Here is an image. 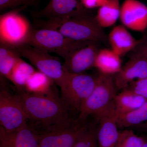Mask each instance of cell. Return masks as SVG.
<instances>
[{
  "mask_svg": "<svg viewBox=\"0 0 147 147\" xmlns=\"http://www.w3.org/2000/svg\"><path fill=\"white\" fill-rule=\"evenodd\" d=\"M19 95L31 125L35 130L49 128L72 119L60 98L19 91Z\"/></svg>",
  "mask_w": 147,
  "mask_h": 147,
  "instance_id": "obj_1",
  "label": "cell"
},
{
  "mask_svg": "<svg viewBox=\"0 0 147 147\" xmlns=\"http://www.w3.org/2000/svg\"><path fill=\"white\" fill-rule=\"evenodd\" d=\"M102 28L90 14L69 18L51 28L69 39L75 41H92L108 43V36Z\"/></svg>",
  "mask_w": 147,
  "mask_h": 147,
  "instance_id": "obj_2",
  "label": "cell"
},
{
  "mask_svg": "<svg viewBox=\"0 0 147 147\" xmlns=\"http://www.w3.org/2000/svg\"><path fill=\"white\" fill-rule=\"evenodd\" d=\"M13 45L21 57L26 59L38 71L53 79L60 88L63 86L67 71L59 58L44 50L24 43Z\"/></svg>",
  "mask_w": 147,
  "mask_h": 147,
  "instance_id": "obj_3",
  "label": "cell"
},
{
  "mask_svg": "<svg viewBox=\"0 0 147 147\" xmlns=\"http://www.w3.org/2000/svg\"><path fill=\"white\" fill-rule=\"evenodd\" d=\"M97 76L67 71L65 83L60 89V99L69 112H79L82 103L94 88Z\"/></svg>",
  "mask_w": 147,
  "mask_h": 147,
  "instance_id": "obj_4",
  "label": "cell"
},
{
  "mask_svg": "<svg viewBox=\"0 0 147 147\" xmlns=\"http://www.w3.org/2000/svg\"><path fill=\"white\" fill-rule=\"evenodd\" d=\"M114 76L98 75L94 88L80 107L78 117L80 122L83 123L90 115L100 113L114 100L117 95Z\"/></svg>",
  "mask_w": 147,
  "mask_h": 147,
  "instance_id": "obj_5",
  "label": "cell"
},
{
  "mask_svg": "<svg viewBox=\"0 0 147 147\" xmlns=\"http://www.w3.org/2000/svg\"><path fill=\"white\" fill-rule=\"evenodd\" d=\"M79 119L40 130H35L39 147H74L88 128Z\"/></svg>",
  "mask_w": 147,
  "mask_h": 147,
  "instance_id": "obj_6",
  "label": "cell"
},
{
  "mask_svg": "<svg viewBox=\"0 0 147 147\" xmlns=\"http://www.w3.org/2000/svg\"><path fill=\"white\" fill-rule=\"evenodd\" d=\"M76 41L67 38L55 29L31 28L21 43L54 53L64 59Z\"/></svg>",
  "mask_w": 147,
  "mask_h": 147,
  "instance_id": "obj_7",
  "label": "cell"
},
{
  "mask_svg": "<svg viewBox=\"0 0 147 147\" xmlns=\"http://www.w3.org/2000/svg\"><path fill=\"white\" fill-rule=\"evenodd\" d=\"M88 11L80 0H50L44 8L32 14L36 19H46L43 28H51L68 18L89 14Z\"/></svg>",
  "mask_w": 147,
  "mask_h": 147,
  "instance_id": "obj_8",
  "label": "cell"
},
{
  "mask_svg": "<svg viewBox=\"0 0 147 147\" xmlns=\"http://www.w3.org/2000/svg\"><path fill=\"white\" fill-rule=\"evenodd\" d=\"M29 119L20 96L5 88L0 92V124L6 132H11L28 123Z\"/></svg>",
  "mask_w": 147,
  "mask_h": 147,
  "instance_id": "obj_9",
  "label": "cell"
},
{
  "mask_svg": "<svg viewBox=\"0 0 147 147\" xmlns=\"http://www.w3.org/2000/svg\"><path fill=\"white\" fill-rule=\"evenodd\" d=\"M100 48V42L76 41L64 59L65 69L72 74L84 73L94 67Z\"/></svg>",
  "mask_w": 147,
  "mask_h": 147,
  "instance_id": "obj_10",
  "label": "cell"
},
{
  "mask_svg": "<svg viewBox=\"0 0 147 147\" xmlns=\"http://www.w3.org/2000/svg\"><path fill=\"white\" fill-rule=\"evenodd\" d=\"M24 9L20 7L1 15L0 42L12 45L23 42L31 28L28 21L19 13Z\"/></svg>",
  "mask_w": 147,
  "mask_h": 147,
  "instance_id": "obj_11",
  "label": "cell"
},
{
  "mask_svg": "<svg viewBox=\"0 0 147 147\" xmlns=\"http://www.w3.org/2000/svg\"><path fill=\"white\" fill-rule=\"evenodd\" d=\"M95 116L98 123L96 133L98 147H116L120 131L118 129L114 100Z\"/></svg>",
  "mask_w": 147,
  "mask_h": 147,
  "instance_id": "obj_12",
  "label": "cell"
},
{
  "mask_svg": "<svg viewBox=\"0 0 147 147\" xmlns=\"http://www.w3.org/2000/svg\"><path fill=\"white\" fill-rule=\"evenodd\" d=\"M119 18L127 28L144 32L147 29V6L137 0H125L121 5Z\"/></svg>",
  "mask_w": 147,
  "mask_h": 147,
  "instance_id": "obj_13",
  "label": "cell"
},
{
  "mask_svg": "<svg viewBox=\"0 0 147 147\" xmlns=\"http://www.w3.org/2000/svg\"><path fill=\"white\" fill-rule=\"evenodd\" d=\"M147 78V59L141 57H132L120 71L114 75L116 89L123 90L128 87L133 81Z\"/></svg>",
  "mask_w": 147,
  "mask_h": 147,
  "instance_id": "obj_14",
  "label": "cell"
},
{
  "mask_svg": "<svg viewBox=\"0 0 147 147\" xmlns=\"http://www.w3.org/2000/svg\"><path fill=\"white\" fill-rule=\"evenodd\" d=\"M0 147H39L37 134L28 123L11 132L0 127Z\"/></svg>",
  "mask_w": 147,
  "mask_h": 147,
  "instance_id": "obj_15",
  "label": "cell"
},
{
  "mask_svg": "<svg viewBox=\"0 0 147 147\" xmlns=\"http://www.w3.org/2000/svg\"><path fill=\"white\" fill-rule=\"evenodd\" d=\"M108 38L111 50L121 57L131 52L139 41L123 25L115 27L108 34Z\"/></svg>",
  "mask_w": 147,
  "mask_h": 147,
  "instance_id": "obj_16",
  "label": "cell"
},
{
  "mask_svg": "<svg viewBox=\"0 0 147 147\" xmlns=\"http://www.w3.org/2000/svg\"><path fill=\"white\" fill-rule=\"evenodd\" d=\"M56 85L53 79L39 71H35L28 79L24 91L28 93L58 98Z\"/></svg>",
  "mask_w": 147,
  "mask_h": 147,
  "instance_id": "obj_17",
  "label": "cell"
},
{
  "mask_svg": "<svg viewBox=\"0 0 147 147\" xmlns=\"http://www.w3.org/2000/svg\"><path fill=\"white\" fill-rule=\"evenodd\" d=\"M122 67L121 57L113 50L108 48L100 49L94 66L100 74L115 75L120 71Z\"/></svg>",
  "mask_w": 147,
  "mask_h": 147,
  "instance_id": "obj_18",
  "label": "cell"
},
{
  "mask_svg": "<svg viewBox=\"0 0 147 147\" xmlns=\"http://www.w3.org/2000/svg\"><path fill=\"white\" fill-rule=\"evenodd\" d=\"M147 100L128 88L116 95L114 99L117 116L132 112L142 106Z\"/></svg>",
  "mask_w": 147,
  "mask_h": 147,
  "instance_id": "obj_19",
  "label": "cell"
},
{
  "mask_svg": "<svg viewBox=\"0 0 147 147\" xmlns=\"http://www.w3.org/2000/svg\"><path fill=\"white\" fill-rule=\"evenodd\" d=\"M119 0H108L104 5L98 8L96 20L102 28H108L116 24L120 14Z\"/></svg>",
  "mask_w": 147,
  "mask_h": 147,
  "instance_id": "obj_20",
  "label": "cell"
},
{
  "mask_svg": "<svg viewBox=\"0 0 147 147\" xmlns=\"http://www.w3.org/2000/svg\"><path fill=\"white\" fill-rule=\"evenodd\" d=\"M20 57L14 45L0 42L1 76L9 79L12 69Z\"/></svg>",
  "mask_w": 147,
  "mask_h": 147,
  "instance_id": "obj_21",
  "label": "cell"
},
{
  "mask_svg": "<svg viewBox=\"0 0 147 147\" xmlns=\"http://www.w3.org/2000/svg\"><path fill=\"white\" fill-rule=\"evenodd\" d=\"M35 71L32 66L20 57L12 69L8 80L18 90L24 91L28 79Z\"/></svg>",
  "mask_w": 147,
  "mask_h": 147,
  "instance_id": "obj_22",
  "label": "cell"
},
{
  "mask_svg": "<svg viewBox=\"0 0 147 147\" xmlns=\"http://www.w3.org/2000/svg\"><path fill=\"white\" fill-rule=\"evenodd\" d=\"M147 122V100L134 111L117 116L118 126L121 128L134 127Z\"/></svg>",
  "mask_w": 147,
  "mask_h": 147,
  "instance_id": "obj_23",
  "label": "cell"
},
{
  "mask_svg": "<svg viewBox=\"0 0 147 147\" xmlns=\"http://www.w3.org/2000/svg\"><path fill=\"white\" fill-rule=\"evenodd\" d=\"M146 137L138 136L132 129L120 131L116 147H143Z\"/></svg>",
  "mask_w": 147,
  "mask_h": 147,
  "instance_id": "obj_24",
  "label": "cell"
},
{
  "mask_svg": "<svg viewBox=\"0 0 147 147\" xmlns=\"http://www.w3.org/2000/svg\"><path fill=\"white\" fill-rule=\"evenodd\" d=\"M96 128L97 126L94 124L88 125L74 147H98Z\"/></svg>",
  "mask_w": 147,
  "mask_h": 147,
  "instance_id": "obj_25",
  "label": "cell"
},
{
  "mask_svg": "<svg viewBox=\"0 0 147 147\" xmlns=\"http://www.w3.org/2000/svg\"><path fill=\"white\" fill-rule=\"evenodd\" d=\"M41 0H0L1 12L10 9L23 7L26 9L30 6L34 5Z\"/></svg>",
  "mask_w": 147,
  "mask_h": 147,
  "instance_id": "obj_26",
  "label": "cell"
},
{
  "mask_svg": "<svg viewBox=\"0 0 147 147\" xmlns=\"http://www.w3.org/2000/svg\"><path fill=\"white\" fill-rule=\"evenodd\" d=\"M145 32L146 33L139 40L138 44L129 54V58L137 57L147 59V30Z\"/></svg>",
  "mask_w": 147,
  "mask_h": 147,
  "instance_id": "obj_27",
  "label": "cell"
},
{
  "mask_svg": "<svg viewBox=\"0 0 147 147\" xmlns=\"http://www.w3.org/2000/svg\"><path fill=\"white\" fill-rule=\"evenodd\" d=\"M127 88L147 100V78L133 81Z\"/></svg>",
  "mask_w": 147,
  "mask_h": 147,
  "instance_id": "obj_28",
  "label": "cell"
},
{
  "mask_svg": "<svg viewBox=\"0 0 147 147\" xmlns=\"http://www.w3.org/2000/svg\"><path fill=\"white\" fill-rule=\"evenodd\" d=\"M108 0H80L82 5L87 10L101 7L104 5Z\"/></svg>",
  "mask_w": 147,
  "mask_h": 147,
  "instance_id": "obj_29",
  "label": "cell"
},
{
  "mask_svg": "<svg viewBox=\"0 0 147 147\" xmlns=\"http://www.w3.org/2000/svg\"><path fill=\"white\" fill-rule=\"evenodd\" d=\"M133 128L137 129L138 131L147 134V122Z\"/></svg>",
  "mask_w": 147,
  "mask_h": 147,
  "instance_id": "obj_30",
  "label": "cell"
},
{
  "mask_svg": "<svg viewBox=\"0 0 147 147\" xmlns=\"http://www.w3.org/2000/svg\"><path fill=\"white\" fill-rule=\"evenodd\" d=\"M143 147H147V138H146V140H145V142Z\"/></svg>",
  "mask_w": 147,
  "mask_h": 147,
  "instance_id": "obj_31",
  "label": "cell"
},
{
  "mask_svg": "<svg viewBox=\"0 0 147 147\" xmlns=\"http://www.w3.org/2000/svg\"></svg>",
  "mask_w": 147,
  "mask_h": 147,
  "instance_id": "obj_32",
  "label": "cell"
},
{
  "mask_svg": "<svg viewBox=\"0 0 147 147\" xmlns=\"http://www.w3.org/2000/svg\"></svg>",
  "mask_w": 147,
  "mask_h": 147,
  "instance_id": "obj_33",
  "label": "cell"
}]
</instances>
